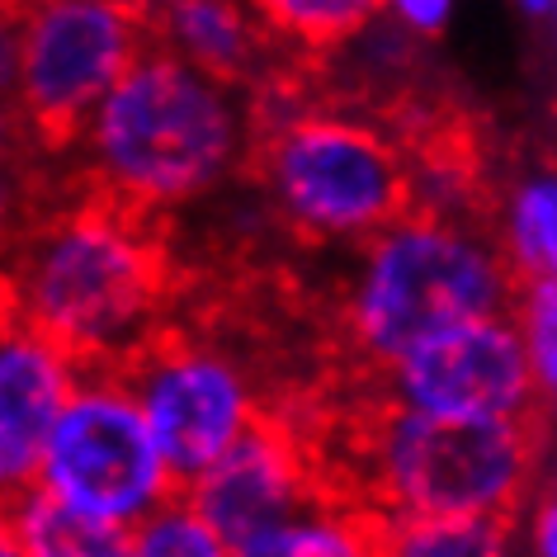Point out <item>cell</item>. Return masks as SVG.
<instances>
[{"label": "cell", "mask_w": 557, "mask_h": 557, "mask_svg": "<svg viewBox=\"0 0 557 557\" xmlns=\"http://www.w3.org/2000/svg\"><path fill=\"white\" fill-rule=\"evenodd\" d=\"M161 294V246L147 236L143 213L114 199L38 222L10 270V317L95 373H123L157 345Z\"/></svg>", "instance_id": "6da1fadb"}, {"label": "cell", "mask_w": 557, "mask_h": 557, "mask_svg": "<svg viewBox=\"0 0 557 557\" xmlns=\"http://www.w3.org/2000/svg\"><path fill=\"white\" fill-rule=\"evenodd\" d=\"M256 109L242 86L151 44L90 114L76 147L100 199L157 213L218 189L242 165Z\"/></svg>", "instance_id": "7a4b0ae2"}, {"label": "cell", "mask_w": 557, "mask_h": 557, "mask_svg": "<svg viewBox=\"0 0 557 557\" xmlns=\"http://www.w3.org/2000/svg\"><path fill=\"white\" fill-rule=\"evenodd\" d=\"M520 298L506 250L468 222L411 213L359 256L345 294V331L379 369L454 326L510 317Z\"/></svg>", "instance_id": "3957f363"}, {"label": "cell", "mask_w": 557, "mask_h": 557, "mask_svg": "<svg viewBox=\"0 0 557 557\" xmlns=\"http://www.w3.org/2000/svg\"><path fill=\"white\" fill-rule=\"evenodd\" d=\"M539 463V421H440L383 401L359 435L373 520H510Z\"/></svg>", "instance_id": "277c9868"}, {"label": "cell", "mask_w": 557, "mask_h": 557, "mask_svg": "<svg viewBox=\"0 0 557 557\" xmlns=\"http://www.w3.org/2000/svg\"><path fill=\"white\" fill-rule=\"evenodd\" d=\"M407 157L379 128L341 114H298L270 128L260 185L274 213L308 242H359L416 213Z\"/></svg>", "instance_id": "5b68a950"}, {"label": "cell", "mask_w": 557, "mask_h": 557, "mask_svg": "<svg viewBox=\"0 0 557 557\" xmlns=\"http://www.w3.org/2000/svg\"><path fill=\"white\" fill-rule=\"evenodd\" d=\"M34 486L119 529H137L180 496V482L133 387L123 383V373L95 369H86V383L52 430Z\"/></svg>", "instance_id": "8992f818"}, {"label": "cell", "mask_w": 557, "mask_h": 557, "mask_svg": "<svg viewBox=\"0 0 557 557\" xmlns=\"http://www.w3.org/2000/svg\"><path fill=\"white\" fill-rule=\"evenodd\" d=\"M147 48V10L114 0H44L24 10L10 34L5 72L24 119L48 137L76 143Z\"/></svg>", "instance_id": "52a82bcc"}, {"label": "cell", "mask_w": 557, "mask_h": 557, "mask_svg": "<svg viewBox=\"0 0 557 557\" xmlns=\"http://www.w3.org/2000/svg\"><path fill=\"white\" fill-rule=\"evenodd\" d=\"M123 383L133 387L180 492H189L264 421L246 373L203 345L157 341L123 369Z\"/></svg>", "instance_id": "ba28073f"}, {"label": "cell", "mask_w": 557, "mask_h": 557, "mask_svg": "<svg viewBox=\"0 0 557 557\" xmlns=\"http://www.w3.org/2000/svg\"><path fill=\"white\" fill-rule=\"evenodd\" d=\"M387 401L440 421H539V373L510 317L454 326L383 369Z\"/></svg>", "instance_id": "9c48e42d"}, {"label": "cell", "mask_w": 557, "mask_h": 557, "mask_svg": "<svg viewBox=\"0 0 557 557\" xmlns=\"http://www.w3.org/2000/svg\"><path fill=\"white\" fill-rule=\"evenodd\" d=\"M185 496L232 548H242V543L264 534V529L294 520V515L317 506V500H326L302 440H294L274 421H260Z\"/></svg>", "instance_id": "30bf717a"}, {"label": "cell", "mask_w": 557, "mask_h": 557, "mask_svg": "<svg viewBox=\"0 0 557 557\" xmlns=\"http://www.w3.org/2000/svg\"><path fill=\"white\" fill-rule=\"evenodd\" d=\"M81 383L86 369L58 341L10 317L0 341V482L10 500L34 492L48 440L62 425Z\"/></svg>", "instance_id": "8fae6325"}, {"label": "cell", "mask_w": 557, "mask_h": 557, "mask_svg": "<svg viewBox=\"0 0 557 557\" xmlns=\"http://www.w3.org/2000/svg\"><path fill=\"white\" fill-rule=\"evenodd\" d=\"M147 34L180 62L242 86L264 58V34L274 29L260 10H242L227 0H175V5L147 10Z\"/></svg>", "instance_id": "7c38bea8"}, {"label": "cell", "mask_w": 557, "mask_h": 557, "mask_svg": "<svg viewBox=\"0 0 557 557\" xmlns=\"http://www.w3.org/2000/svg\"><path fill=\"white\" fill-rule=\"evenodd\" d=\"M5 543L24 557H128L133 529L90 520L34 486L5 506Z\"/></svg>", "instance_id": "4fadbf2b"}, {"label": "cell", "mask_w": 557, "mask_h": 557, "mask_svg": "<svg viewBox=\"0 0 557 557\" xmlns=\"http://www.w3.org/2000/svg\"><path fill=\"white\" fill-rule=\"evenodd\" d=\"M236 557H379V520L364 506H336L326 496L242 543Z\"/></svg>", "instance_id": "5bb4252c"}, {"label": "cell", "mask_w": 557, "mask_h": 557, "mask_svg": "<svg viewBox=\"0 0 557 557\" xmlns=\"http://www.w3.org/2000/svg\"><path fill=\"white\" fill-rule=\"evenodd\" d=\"M500 250L520 284H557V175L539 171L520 180L500 218Z\"/></svg>", "instance_id": "9a60e30c"}, {"label": "cell", "mask_w": 557, "mask_h": 557, "mask_svg": "<svg viewBox=\"0 0 557 557\" xmlns=\"http://www.w3.org/2000/svg\"><path fill=\"white\" fill-rule=\"evenodd\" d=\"M379 557H510V520H379Z\"/></svg>", "instance_id": "2e32d148"}, {"label": "cell", "mask_w": 557, "mask_h": 557, "mask_svg": "<svg viewBox=\"0 0 557 557\" xmlns=\"http://www.w3.org/2000/svg\"><path fill=\"white\" fill-rule=\"evenodd\" d=\"M260 15L274 34L298 38L308 48H341L379 20V5H364V0H278V5H260Z\"/></svg>", "instance_id": "e0dca14e"}, {"label": "cell", "mask_w": 557, "mask_h": 557, "mask_svg": "<svg viewBox=\"0 0 557 557\" xmlns=\"http://www.w3.org/2000/svg\"><path fill=\"white\" fill-rule=\"evenodd\" d=\"M128 557H236V548L180 492L171 506H161L151 520L133 529Z\"/></svg>", "instance_id": "ac0fdd59"}, {"label": "cell", "mask_w": 557, "mask_h": 557, "mask_svg": "<svg viewBox=\"0 0 557 557\" xmlns=\"http://www.w3.org/2000/svg\"><path fill=\"white\" fill-rule=\"evenodd\" d=\"M515 326H520L529 364H534L543 401H548L553 383H557V284H548V278H543V284H520Z\"/></svg>", "instance_id": "d6986e66"}, {"label": "cell", "mask_w": 557, "mask_h": 557, "mask_svg": "<svg viewBox=\"0 0 557 557\" xmlns=\"http://www.w3.org/2000/svg\"><path fill=\"white\" fill-rule=\"evenodd\" d=\"M387 15H393L411 38H440L454 20V5L449 0H393Z\"/></svg>", "instance_id": "ffe728a7"}, {"label": "cell", "mask_w": 557, "mask_h": 557, "mask_svg": "<svg viewBox=\"0 0 557 557\" xmlns=\"http://www.w3.org/2000/svg\"><path fill=\"white\" fill-rule=\"evenodd\" d=\"M534 557H557V500L543 496L534 510Z\"/></svg>", "instance_id": "44dd1931"}, {"label": "cell", "mask_w": 557, "mask_h": 557, "mask_svg": "<svg viewBox=\"0 0 557 557\" xmlns=\"http://www.w3.org/2000/svg\"><path fill=\"white\" fill-rule=\"evenodd\" d=\"M520 15L524 20H557V5H553V0H524Z\"/></svg>", "instance_id": "7402d4cb"}, {"label": "cell", "mask_w": 557, "mask_h": 557, "mask_svg": "<svg viewBox=\"0 0 557 557\" xmlns=\"http://www.w3.org/2000/svg\"><path fill=\"white\" fill-rule=\"evenodd\" d=\"M548 496L557 500V454H553V478H548Z\"/></svg>", "instance_id": "603a6c76"}, {"label": "cell", "mask_w": 557, "mask_h": 557, "mask_svg": "<svg viewBox=\"0 0 557 557\" xmlns=\"http://www.w3.org/2000/svg\"><path fill=\"white\" fill-rule=\"evenodd\" d=\"M0 557H24V553L15 548V543H0Z\"/></svg>", "instance_id": "cb8c5ba5"}, {"label": "cell", "mask_w": 557, "mask_h": 557, "mask_svg": "<svg viewBox=\"0 0 557 557\" xmlns=\"http://www.w3.org/2000/svg\"><path fill=\"white\" fill-rule=\"evenodd\" d=\"M548 407H553V416H557V383H553V397H548Z\"/></svg>", "instance_id": "d4e9b609"}]
</instances>
